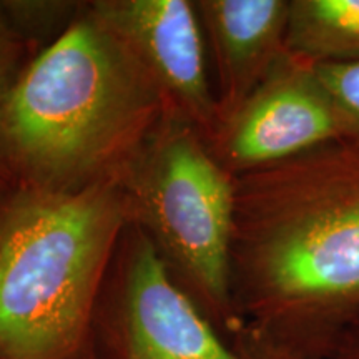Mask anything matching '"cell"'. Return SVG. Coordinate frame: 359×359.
Listing matches in <instances>:
<instances>
[{
	"label": "cell",
	"instance_id": "obj_1",
	"mask_svg": "<svg viewBox=\"0 0 359 359\" xmlns=\"http://www.w3.org/2000/svg\"><path fill=\"white\" fill-rule=\"evenodd\" d=\"M230 281L236 330L288 359H333L359 318V145L235 178Z\"/></svg>",
	"mask_w": 359,
	"mask_h": 359
},
{
	"label": "cell",
	"instance_id": "obj_12",
	"mask_svg": "<svg viewBox=\"0 0 359 359\" xmlns=\"http://www.w3.org/2000/svg\"><path fill=\"white\" fill-rule=\"evenodd\" d=\"M34 57L32 48L13 29L0 2V109Z\"/></svg>",
	"mask_w": 359,
	"mask_h": 359
},
{
	"label": "cell",
	"instance_id": "obj_11",
	"mask_svg": "<svg viewBox=\"0 0 359 359\" xmlns=\"http://www.w3.org/2000/svg\"><path fill=\"white\" fill-rule=\"evenodd\" d=\"M316 70L343 115L346 140L359 145V62L316 65Z\"/></svg>",
	"mask_w": 359,
	"mask_h": 359
},
{
	"label": "cell",
	"instance_id": "obj_2",
	"mask_svg": "<svg viewBox=\"0 0 359 359\" xmlns=\"http://www.w3.org/2000/svg\"><path fill=\"white\" fill-rule=\"evenodd\" d=\"M167 111L158 90L90 17L37 53L0 109L15 185L79 193L115 183Z\"/></svg>",
	"mask_w": 359,
	"mask_h": 359
},
{
	"label": "cell",
	"instance_id": "obj_7",
	"mask_svg": "<svg viewBox=\"0 0 359 359\" xmlns=\"http://www.w3.org/2000/svg\"><path fill=\"white\" fill-rule=\"evenodd\" d=\"M93 20L158 90L167 110L206 138L218 122L208 50L193 0H90Z\"/></svg>",
	"mask_w": 359,
	"mask_h": 359
},
{
	"label": "cell",
	"instance_id": "obj_3",
	"mask_svg": "<svg viewBox=\"0 0 359 359\" xmlns=\"http://www.w3.org/2000/svg\"><path fill=\"white\" fill-rule=\"evenodd\" d=\"M127 224L116 183L0 195V359H97L98 299Z\"/></svg>",
	"mask_w": 359,
	"mask_h": 359
},
{
	"label": "cell",
	"instance_id": "obj_5",
	"mask_svg": "<svg viewBox=\"0 0 359 359\" xmlns=\"http://www.w3.org/2000/svg\"><path fill=\"white\" fill-rule=\"evenodd\" d=\"M97 359H241L127 224L95 313Z\"/></svg>",
	"mask_w": 359,
	"mask_h": 359
},
{
	"label": "cell",
	"instance_id": "obj_13",
	"mask_svg": "<svg viewBox=\"0 0 359 359\" xmlns=\"http://www.w3.org/2000/svg\"><path fill=\"white\" fill-rule=\"evenodd\" d=\"M228 343L231 344V348L235 349L241 359H288L240 330H236L231 334Z\"/></svg>",
	"mask_w": 359,
	"mask_h": 359
},
{
	"label": "cell",
	"instance_id": "obj_6",
	"mask_svg": "<svg viewBox=\"0 0 359 359\" xmlns=\"http://www.w3.org/2000/svg\"><path fill=\"white\" fill-rule=\"evenodd\" d=\"M339 140L346 127L333 95L316 65L291 52L205 138L235 178Z\"/></svg>",
	"mask_w": 359,
	"mask_h": 359
},
{
	"label": "cell",
	"instance_id": "obj_8",
	"mask_svg": "<svg viewBox=\"0 0 359 359\" xmlns=\"http://www.w3.org/2000/svg\"><path fill=\"white\" fill-rule=\"evenodd\" d=\"M195 6L213 67L219 122L288 52L290 0H195Z\"/></svg>",
	"mask_w": 359,
	"mask_h": 359
},
{
	"label": "cell",
	"instance_id": "obj_15",
	"mask_svg": "<svg viewBox=\"0 0 359 359\" xmlns=\"http://www.w3.org/2000/svg\"><path fill=\"white\" fill-rule=\"evenodd\" d=\"M13 187H15V182H13L12 175L6 167V163H4V160L0 158V195H4V193Z\"/></svg>",
	"mask_w": 359,
	"mask_h": 359
},
{
	"label": "cell",
	"instance_id": "obj_10",
	"mask_svg": "<svg viewBox=\"0 0 359 359\" xmlns=\"http://www.w3.org/2000/svg\"><path fill=\"white\" fill-rule=\"evenodd\" d=\"M13 29L37 55L82 15L85 2L74 0H0Z\"/></svg>",
	"mask_w": 359,
	"mask_h": 359
},
{
	"label": "cell",
	"instance_id": "obj_4",
	"mask_svg": "<svg viewBox=\"0 0 359 359\" xmlns=\"http://www.w3.org/2000/svg\"><path fill=\"white\" fill-rule=\"evenodd\" d=\"M115 183L128 224L230 339L238 327L230 281L235 177L210 154L195 125L167 110Z\"/></svg>",
	"mask_w": 359,
	"mask_h": 359
},
{
	"label": "cell",
	"instance_id": "obj_14",
	"mask_svg": "<svg viewBox=\"0 0 359 359\" xmlns=\"http://www.w3.org/2000/svg\"><path fill=\"white\" fill-rule=\"evenodd\" d=\"M333 359H359V318L341 338Z\"/></svg>",
	"mask_w": 359,
	"mask_h": 359
},
{
	"label": "cell",
	"instance_id": "obj_9",
	"mask_svg": "<svg viewBox=\"0 0 359 359\" xmlns=\"http://www.w3.org/2000/svg\"><path fill=\"white\" fill-rule=\"evenodd\" d=\"M286 48L314 65L358 64L359 0H290Z\"/></svg>",
	"mask_w": 359,
	"mask_h": 359
}]
</instances>
